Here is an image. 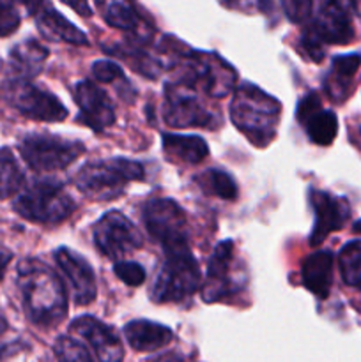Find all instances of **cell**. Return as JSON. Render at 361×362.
Wrapping results in <instances>:
<instances>
[{
  "instance_id": "obj_1",
  "label": "cell",
  "mask_w": 361,
  "mask_h": 362,
  "mask_svg": "<svg viewBox=\"0 0 361 362\" xmlns=\"http://www.w3.org/2000/svg\"><path fill=\"white\" fill-rule=\"evenodd\" d=\"M23 306L28 318L39 327H55L66 318L67 296L59 276L42 262L28 258L18 267Z\"/></svg>"
},
{
  "instance_id": "obj_2",
  "label": "cell",
  "mask_w": 361,
  "mask_h": 362,
  "mask_svg": "<svg viewBox=\"0 0 361 362\" xmlns=\"http://www.w3.org/2000/svg\"><path fill=\"white\" fill-rule=\"evenodd\" d=\"M282 105L276 98L253 83H241L230 103V119L234 126L255 145L265 147L276 136Z\"/></svg>"
},
{
  "instance_id": "obj_3",
  "label": "cell",
  "mask_w": 361,
  "mask_h": 362,
  "mask_svg": "<svg viewBox=\"0 0 361 362\" xmlns=\"http://www.w3.org/2000/svg\"><path fill=\"white\" fill-rule=\"evenodd\" d=\"M144 179V166L124 158L98 159L81 166L74 177L78 191L88 200H115L133 180Z\"/></svg>"
},
{
  "instance_id": "obj_4",
  "label": "cell",
  "mask_w": 361,
  "mask_h": 362,
  "mask_svg": "<svg viewBox=\"0 0 361 362\" xmlns=\"http://www.w3.org/2000/svg\"><path fill=\"white\" fill-rule=\"evenodd\" d=\"M176 66L179 67V83L191 88H202L211 98H225L237 80L236 69L216 53L193 52L177 53Z\"/></svg>"
},
{
  "instance_id": "obj_5",
  "label": "cell",
  "mask_w": 361,
  "mask_h": 362,
  "mask_svg": "<svg viewBox=\"0 0 361 362\" xmlns=\"http://www.w3.org/2000/svg\"><path fill=\"white\" fill-rule=\"evenodd\" d=\"M353 39L354 27L349 6L342 2H322L303 32L301 45L311 60L321 62L324 59L322 45H349Z\"/></svg>"
},
{
  "instance_id": "obj_6",
  "label": "cell",
  "mask_w": 361,
  "mask_h": 362,
  "mask_svg": "<svg viewBox=\"0 0 361 362\" xmlns=\"http://www.w3.org/2000/svg\"><path fill=\"white\" fill-rule=\"evenodd\" d=\"M200 285V271L190 246L165 251V262L159 269L151 290L154 303H179L193 296Z\"/></svg>"
},
{
  "instance_id": "obj_7",
  "label": "cell",
  "mask_w": 361,
  "mask_h": 362,
  "mask_svg": "<svg viewBox=\"0 0 361 362\" xmlns=\"http://www.w3.org/2000/svg\"><path fill=\"white\" fill-rule=\"evenodd\" d=\"M76 209L73 198L62 184L53 180H39L28 186L14 200V211L21 218L41 225H57L69 218Z\"/></svg>"
},
{
  "instance_id": "obj_8",
  "label": "cell",
  "mask_w": 361,
  "mask_h": 362,
  "mask_svg": "<svg viewBox=\"0 0 361 362\" xmlns=\"http://www.w3.org/2000/svg\"><path fill=\"white\" fill-rule=\"evenodd\" d=\"M248 274L244 264L237 257L232 240H223L214 247L207 265V276L202 285V299L205 303H219L246 288Z\"/></svg>"
},
{
  "instance_id": "obj_9",
  "label": "cell",
  "mask_w": 361,
  "mask_h": 362,
  "mask_svg": "<svg viewBox=\"0 0 361 362\" xmlns=\"http://www.w3.org/2000/svg\"><path fill=\"white\" fill-rule=\"evenodd\" d=\"M20 152L23 161L35 172H57L76 161L85 152V145L52 134H30L20 144Z\"/></svg>"
},
{
  "instance_id": "obj_10",
  "label": "cell",
  "mask_w": 361,
  "mask_h": 362,
  "mask_svg": "<svg viewBox=\"0 0 361 362\" xmlns=\"http://www.w3.org/2000/svg\"><path fill=\"white\" fill-rule=\"evenodd\" d=\"M2 98L21 115L41 122H60L67 117V110L59 98L27 80H11L2 85Z\"/></svg>"
},
{
  "instance_id": "obj_11",
  "label": "cell",
  "mask_w": 361,
  "mask_h": 362,
  "mask_svg": "<svg viewBox=\"0 0 361 362\" xmlns=\"http://www.w3.org/2000/svg\"><path fill=\"white\" fill-rule=\"evenodd\" d=\"M163 119L170 127H204L216 129L222 124L216 113L209 112L198 98L195 88L184 83H168L165 87V108Z\"/></svg>"
},
{
  "instance_id": "obj_12",
  "label": "cell",
  "mask_w": 361,
  "mask_h": 362,
  "mask_svg": "<svg viewBox=\"0 0 361 362\" xmlns=\"http://www.w3.org/2000/svg\"><path fill=\"white\" fill-rule=\"evenodd\" d=\"M144 223L147 232L161 244L165 251L190 246L186 214L170 198L149 200L144 209Z\"/></svg>"
},
{
  "instance_id": "obj_13",
  "label": "cell",
  "mask_w": 361,
  "mask_h": 362,
  "mask_svg": "<svg viewBox=\"0 0 361 362\" xmlns=\"http://www.w3.org/2000/svg\"><path fill=\"white\" fill-rule=\"evenodd\" d=\"M94 244L105 257L117 260L142 247V235L122 212L110 211L94 225Z\"/></svg>"
},
{
  "instance_id": "obj_14",
  "label": "cell",
  "mask_w": 361,
  "mask_h": 362,
  "mask_svg": "<svg viewBox=\"0 0 361 362\" xmlns=\"http://www.w3.org/2000/svg\"><path fill=\"white\" fill-rule=\"evenodd\" d=\"M310 204L315 212V225L311 230L310 244L317 246L329 233L343 228L350 216V205L345 198L333 197L326 191H310Z\"/></svg>"
},
{
  "instance_id": "obj_15",
  "label": "cell",
  "mask_w": 361,
  "mask_h": 362,
  "mask_svg": "<svg viewBox=\"0 0 361 362\" xmlns=\"http://www.w3.org/2000/svg\"><path fill=\"white\" fill-rule=\"evenodd\" d=\"M55 262L69 283L71 296L78 306H87L96 299V276L91 264L76 251L69 247H59L55 251Z\"/></svg>"
},
{
  "instance_id": "obj_16",
  "label": "cell",
  "mask_w": 361,
  "mask_h": 362,
  "mask_svg": "<svg viewBox=\"0 0 361 362\" xmlns=\"http://www.w3.org/2000/svg\"><path fill=\"white\" fill-rule=\"evenodd\" d=\"M74 101L80 108V122L94 131H103L115 122V110L108 94L99 85L84 80L74 85Z\"/></svg>"
},
{
  "instance_id": "obj_17",
  "label": "cell",
  "mask_w": 361,
  "mask_h": 362,
  "mask_svg": "<svg viewBox=\"0 0 361 362\" xmlns=\"http://www.w3.org/2000/svg\"><path fill=\"white\" fill-rule=\"evenodd\" d=\"M297 120L315 145H331L338 133V119L331 110H324L315 92L301 99L297 106Z\"/></svg>"
},
{
  "instance_id": "obj_18",
  "label": "cell",
  "mask_w": 361,
  "mask_h": 362,
  "mask_svg": "<svg viewBox=\"0 0 361 362\" xmlns=\"http://www.w3.org/2000/svg\"><path fill=\"white\" fill-rule=\"evenodd\" d=\"M71 331L76 332L84 339H87L88 345L96 352L99 362H120L124 357V346L120 343L119 336L115 334L110 325L103 324L101 320L94 317L76 318L71 324Z\"/></svg>"
},
{
  "instance_id": "obj_19",
  "label": "cell",
  "mask_w": 361,
  "mask_h": 362,
  "mask_svg": "<svg viewBox=\"0 0 361 362\" xmlns=\"http://www.w3.org/2000/svg\"><path fill=\"white\" fill-rule=\"evenodd\" d=\"M361 66V53L336 55L324 76V90L333 103L347 101L354 90V76Z\"/></svg>"
},
{
  "instance_id": "obj_20",
  "label": "cell",
  "mask_w": 361,
  "mask_h": 362,
  "mask_svg": "<svg viewBox=\"0 0 361 362\" xmlns=\"http://www.w3.org/2000/svg\"><path fill=\"white\" fill-rule=\"evenodd\" d=\"M30 11H34L35 23L45 37L52 39V41L71 42V45H88L87 35L78 30L69 20H66L59 11L53 9L48 4L30 6Z\"/></svg>"
},
{
  "instance_id": "obj_21",
  "label": "cell",
  "mask_w": 361,
  "mask_h": 362,
  "mask_svg": "<svg viewBox=\"0 0 361 362\" xmlns=\"http://www.w3.org/2000/svg\"><path fill=\"white\" fill-rule=\"evenodd\" d=\"M127 343L137 352H154L173 339L172 329L151 320H133L124 327Z\"/></svg>"
},
{
  "instance_id": "obj_22",
  "label": "cell",
  "mask_w": 361,
  "mask_h": 362,
  "mask_svg": "<svg viewBox=\"0 0 361 362\" xmlns=\"http://www.w3.org/2000/svg\"><path fill=\"white\" fill-rule=\"evenodd\" d=\"M48 59V49L35 39H27L14 46L9 53V67L16 80H30L41 73Z\"/></svg>"
},
{
  "instance_id": "obj_23",
  "label": "cell",
  "mask_w": 361,
  "mask_h": 362,
  "mask_svg": "<svg viewBox=\"0 0 361 362\" xmlns=\"http://www.w3.org/2000/svg\"><path fill=\"white\" fill-rule=\"evenodd\" d=\"M163 152L168 161L177 165H198L209 156V147L200 136L163 134Z\"/></svg>"
},
{
  "instance_id": "obj_24",
  "label": "cell",
  "mask_w": 361,
  "mask_h": 362,
  "mask_svg": "<svg viewBox=\"0 0 361 362\" xmlns=\"http://www.w3.org/2000/svg\"><path fill=\"white\" fill-rule=\"evenodd\" d=\"M303 285L319 299L329 296L333 281V255L329 251H317L306 257L301 269Z\"/></svg>"
},
{
  "instance_id": "obj_25",
  "label": "cell",
  "mask_w": 361,
  "mask_h": 362,
  "mask_svg": "<svg viewBox=\"0 0 361 362\" xmlns=\"http://www.w3.org/2000/svg\"><path fill=\"white\" fill-rule=\"evenodd\" d=\"M103 18L110 27H115L119 30L127 32H140L142 20L138 16L133 4L127 2H103L99 4Z\"/></svg>"
},
{
  "instance_id": "obj_26",
  "label": "cell",
  "mask_w": 361,
  "mask_h": 362,
  "mask_svg": "<svg viewBox=\"0 0 361 362\" xmlns=\"http://www.w3.org/2000/svg\"><path fill=\"white\" fill-rule=\"evenodd\" d=\"M197 184L205 194L209 197H218L222 200H236L237 198V186L232 177L227 172L218 168L205 170L204 173L197 177Z\"/></svg>"
},
{
  "instance_id": "obj_27",
  "label": "cell",
  "mask_w": 361,
  "mask_h": 362,
  "mask_svg": "<svg viewBox=\"0 0 361 362\" xmlns=\"http://www.w3.org/2000/svg\"><path fill=\"white\" fill-rule=\"evenodd\" d=\"M23 172L9 148H0V200L14 197L23 186Z\"/></svg>"
},
{
  "instance_id": "obj_28",
  "label": "cell",
  "mask_w": 361,
  "mask_h": 362,
  "mask_svg": "<svg viewBox=\"0 0 361 362\" xmlns=\"http://www.w3.org/2000/svg\"><path fill=\"white\" fill-rule=\"evenodd\" d=\"M340 276L343 283L361 290V240H350L338 253Z\"/></svg>"
},
{
  "instance_id": "obj_29",
  "label": "cell",
  "mask_w": 361,
  "mask_h": 362,
  "mask_svg": "<svg viewBox=\"0 0 361 362\" xmlns=\"http://www.w3.org/2000/svg\"><path fill=\"white\" fill-rule=\"evenodd\" d=\"M57 362H94L88 350L71 336H60L55 343Z\"/></svg>"
},
{
  "instance_id": "obj_30",
  "label": "cell",
  "mask_w": 361,
  "mask_h": 362,
  "mask_svg": "<svg viewBox=\"0 0 361 362\" xmlns=\"http://www.w3.org/2000/svg\"><path fill=\"white\" fill-rule=\"evenodd\" d=\"M92 74H94V78L99 83L130 85V81L124 76L122 69L115 62H112V60H98V62L92 64Z\"/></svg>"
},
{
  "instance_id": "obj_31",
  "label": "cell",
  "mask_w": 361,
  "mask_h": 362,
  "mask_svg": "<svg viewBox=\"0 0 361 362\" xmlns=\"http://www.w3.org/2000/svg\"><path fill=\"white\" fill-rule=\"evenodd\" d=\"M117 278L130 286H140L145 281V271L137 262H119L113 267Z\"/></svg>"
},
{
  "instance_id": "obj_32",
  "label": "cell",
  "mask_w": 361,
  "mask_h": 362,
  "mask_svg": "<svg viewBox=\"0 0 361 362\" xmlns=\"http://www.w3.org/2000/svg\"><path fill=\"white\" fill-rule=\"evenodd\" d=\"M20 27V13L13 2L0 0V37L11 35Z\"/></svg>"
},
{
  "instance_id": "obj_33",
  "label": "cell",
  "mask_w": 361,
  "mask_h": 362,
  "mask_svg": "<svg viewBox=\"0 0 361 362\" xmlns=\"http://www.w3.org/2000/svg\"><path fill=\"white\" fill-rule=\"evenodd\" d=\"M282 7L283 11H285L287 16H289L290 21L299 23V21L308 20V18L311 16L310 11L314 6H311L310 2H283Z\"/></svg>"
},
{
  "instance_id": "obj_34",
  "label": "cell",
  "mask_w": 361,
  "mask_h": 362,
  "mask_svg": "<svg viewBox=\"0 0 361 362\" xmlns=\"http://www.w3.org/2000/svg\"><path fill=\"white\" fill-rule=\"evenodd\" d=\"M9 262H11V255L0 251V281H2L4 274H6V269L7 265H9Z\"/></svg>"
},
{
  "instance_id": "obj_35",
  "label": "cell",
  "mask_w": 361,
  "mask_h": 362,
  "mask_svg": "<svg viewBox=\"0 0 361 362\" xmlns=\"http://www.w3.org/2000/svg\"><path fill=\"white\" fill-rule=\"evenodd\" d=\"M353 230H354V232H356V233H361V219H360V221H356V223H354Z\"/></svg>"
},
{
  "instance_id": "obj_36",
  "label": "cell",
  "mask_w": 361,
  "mask_h": 362,
  "mask_svg": "<svg viewBox=\"0 0 361 362\" xmlns=\"http://www.w3.org/2000/svg\"><path fill=\"white\" fill-rule=\"evenodd\" d=\"M6 329H7V325H6V320H4V318L0 317V334H2V332L6 331Z\"/></svg>"
}]
</instances>
